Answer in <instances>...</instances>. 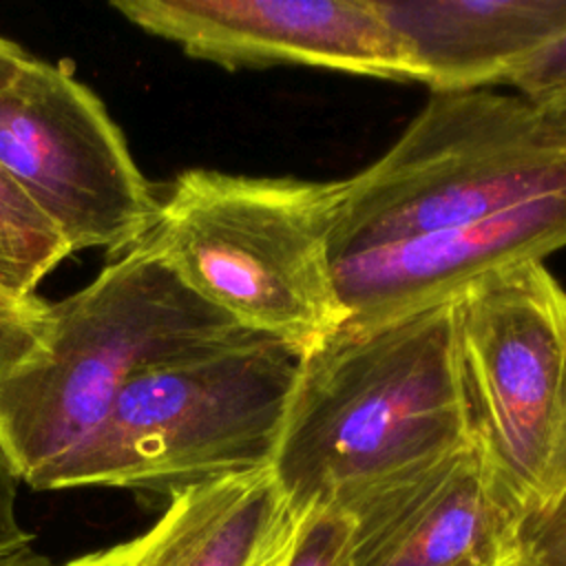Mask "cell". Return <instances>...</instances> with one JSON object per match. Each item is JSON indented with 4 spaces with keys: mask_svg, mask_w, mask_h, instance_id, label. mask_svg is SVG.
I'll return each instance as SVG.
<instances>
[{
    "mask_svg": "<svg viewBox=\"0 0 566 566\" xmlns=\"http://www.w3.org/2000/svg\"><path fill=\"white\" fill-rule=\"evenodd\" d=\"M471 440L453 301L343 323L303 354L272 471L292 509L340 500Z\"/></svg>",
    "mask_w": 566,
    "mask_h": 566,
    "instance_id": "cell-1",
    "label": "cell"
},
{
    "mask_svg": "<svg viewBox=\"0 0 566 566\" xmlns=\"http://www.w3.org/2000/svg\"><path fill=\"white\" fill-rule=\"evenodd\" d=\"M248 334L144 239L49 305L40 347L0 382V453L35 489L93 433L133 376Z\"/></svg>",
    "mask_w": 566,
    "mask_h": 566,
    "instance_id": "cell-2",
    "label": "cell"
},
{
    "mask_svg": "<svg viewBox=\"0 0 566 566\" xmlns=\"http://www.w3.org/2000/svg\"><path fill=\"white\" fill-rule=\"evenodd\" d=\"M340 199L343 179L192 168L166 186L146 241L243 329L303 356L345 321L332 256Z\"/></svg>",
    "mask_w": 566,
    "mask_h": 566,
    "instance_id": "cell-3",
    "label": "cell"
},
{
    "mask_svg": "<svg viewBox=\"0 0 566 566\" xmlns=\"http://www.w3.org/2000/svg\"><path fill=\"white\" fill-rule=\"evenodd\" d=\"M301 354L248 334L133 376L93 433L38 491L126 489L144 497L270 467Z\"/></svg>",
    "mask_w": 566,
    "mask_h": 566,
    "instance_id": "cell-4",
    "label": "cell"
},
{
    "mask_svg": "<svg viewBox=\"0 0 566 566\" xmlns=\"http://www.w3.org/2000/svg\"><path fill=\"white\" fill-rule=\"evenodd\" d=\"M559 188V119L520 93H431L376 161L343 179L332 256L471 223Z\"/></svg>",
    "mask_w": 566,
    "mask_h": 566,
    "instance_id": "cell-5",
    "label": "cell"
},
{
    "mask_svg": "<svg viewBox=\"0 0 566 566\" xmlns=\"http://www.w3.org/2000/svg\"><path fill=\"white\" fill-rule=\"evenodd\" d=\"M471 440L520 511L557 484L566 416V290L542 261L495 272L453 298Z\"/></svg>",
    "mask_w": 566,
    "mask_h": 566,
    "instance_id": "cell-6",
    "label": "cell"
},
{
    "mask_svg": "<svg viewBox=\"0 0 566 566\" xmlns=\"http://www.w3.org/2000/svg\"><path fill=\"white\" fill-rule=\"evenodd\" d=\"M0 164L71 254H124L155 228L161 197L102 99L66 62L31 55L0 88Z\"/></svg>",
    "mask_w": 566,
    "mask_h": 566,
    "instance_id": "cell-7",
    "label": "cell"
},
{
    "mask_svg": "<svg viewBox=\"0 0 566 566\" xmlns=\"http://www.w3.org/2000/svg\"><path fill=\"white\" fill-rule=\"evenodd\" d=\"M128 22L226 69L303 64L416 80L405 44L374 0H113Z\"/></svg>",
    "mask_w": 566,
    "mask_h": 566,
    "instance_id": "cell-8",
    "label": "cell"
},
{
    "mask_svg": "<svg viewBox=\"0 0 566 566\" xmlns=\"http://www.w3.org/2000/svg\"><path fill=\"white\" fill-rule=\"evenodd\" d=\"M352 520L354 566H504L522 511L467 444L334 500Z\"/></svg>",
    "mask_w": 566,
    "mask_h": 566,
    "instance_id": "cell-9",
    "label": "cell"
},
{
    "mask_svg": "<svg viewBox=\"0 0 566 566\" xmlns=\"http://www.w3.org/2000/svg\"><path fill=\"white\" fill-rule=\"evenodd\" d=\"M566 248V188L495 214L334 259L343 323H380L453 301L486 276Z\"/></svg>",
    "mask_w": 566,
    "mask_h": 566,
    "instance_id": "cell-10",
    "label": "cell"
},
{
    "mask_svg": "<svg viewBox=\"0 0 566 566\" xmlns=\"http://www.w3.org/2000/svg\"><path fill=\"white\" fill-rule=\"evenodd\" d=\"M296 517L272 467H259L172 493L148 531L64 566H261Z\"/></svg>",
    "mask_w": 566,
    "mask_h": 566,
    "instance_id": "cell-11",
    "label": "cell"
},
{
    "mask_svg": "<svg viewBox=\"0 0 566 566\" xmlns=\"http://www.w3.org/2000/svg\"><path fill=\"white\" fill-rule=\"evenodd\" d=\"M433 93L506 84L566 33V0H374Z\"/></svg>",
    "mask_w": 566,
    "mask_h": 566,
    "instance_id": "cell-12",
    "label": "cell"
},
{
    "mask_svg": "<svg viewBox=\"0 0 566 566\" xmlns=\"http://www.w3.org/2000/svg\"><path fill=\"white\" fill-rule=\"evenodd\" d=\"M69 254L53 223L0 164V287L31 296Z\"/></svg>",
    "mask_w": 566,
    "mask_h": 566,
    "instance_id": "cell-13",
    "label": "cell"
},
{
    "mask_svg": "<svg viewBox=\"0 0 566 566\" xmlns=\"http://www.w3.org/2000/svg\"><path fill=\"white\" fill-rule=\"evenodd\" d=\"M301 511L298 528L285 566H354L352 520L334 502Z\"/></svg>",
    "mask_w": 566,
    "mask_h": 566,
    "instance_id": "cell-14",
    "label": "cell"
},
{
    "mask_svg": "<svg viewBox=\"0 0 566 566\" xmlns=\"http://www.w3.org/2000/svg\"><path fill=\"white\" fill-rule=\"evenodd\" d=\"M49 303L0 287V382L13 374L42 343Z\"/></svg>",
    "mask_w": 566,
    "mask_h": 566,
    "instance_id": "cell-15",
    "label": "cell"
},
{
    "mask_svg": "<svg viewBox=\"0 0 566 566\" xmlns=\"http://www.w3.org/2000/svg\"><path fill=\"white\" fill-rule=\"evenodd\" d=\"M517 559L526 566H566V482L522 513Z\"/></svg>",
    "mask_w": 566,
    "mask_h": 566,
    "instance_id": "cell-16",
    "label": "cell"
},
{
    "mask_svg": "<svg viewBox=\"0 0 566 566\" xmlns=\"http://www.w3.org/2000/svg\"><path fill=\"white\" fill-rule=\"evenodd\" d=\"M506 84L566 126V33L524 62Z\"/></svg>",
    "mask_w": 566,
    "mask_h": 566,
    "instance_id": "cell-17",
    "label": "cell"
},
{
    "mask_svg": "<svg viewBox=\"0 0 566 566\" xmlns=\"http://www.w3.org/2000/svg\"><path fill=\"white\" fill-rule=\"evenodd\" d=\"M33 533L18 520V478L0 453V553L31 544Z\"/></svg>",
    "mask_w": 566,
    "mask_h": 566,
    "instance_id": "cell-18",
    "label": "cell"
},
{
    "mask_svg": "<svg viewBox=\"0 0 566 566\" xmlns=\"http://www.w3.org/2000/svg\"><path fill=\"white\" fill-rule=\"evenodd\" d=\"M31 55L15 42L0 35V88H4Z\"/></svg>",
    "mask_w": 566,
    "mask_h": 566,
    "instance_id": "cell-19",
    "label": "cell"
},
{
    "mask_svg": "<svg viewBox=\"0 0 566 566\" xmlns=\"http://www.w3.org/2000/svg\"><path fill=\"white\" fill-rule=\"evenodd\" d=\"M0 566H55L46 555L31 548V544L0 553Z\"/></svg>",
    "mask_w": 566,
    "mask_h": 566,
    "instance_id": "cell-20",
    "label": "cell"
},
{
    "mask_svg": "<svg viewBox=\"0 0 566 566\" xmlns=\"http://www.w3.org/2000/svg\"><path fill=\"white\" fill-rule=\"evenodd\" d=\"M298 520H301V511H298V517H296V524L294 528L290 531V535L276 546V551L261 564V566H285L287 564V557H290V548H292V542H294V535H296V528H298Z\"/></svg>",
    "mask_w": 566,
    "mask_h": 566,
    "instance_id": "cell-21",
    "label": "cell"
},
{
    "mask_svg": "<svg viewBox=\"0 0 566 566\" xmlns=\"http://www.w3.org/2000/svg\"><path fill=\"white\" fill-rule=\"evenodd\" d=\"M504 566H526V564H524V562H520V559H517V557H515V559H511V562H506V564H504Z\"/></svg>",
    "mask_w": 566,
    "mask_h": 566,
    "instance_id": "cell-22",
    "label": "cell"
}]
</instances>
